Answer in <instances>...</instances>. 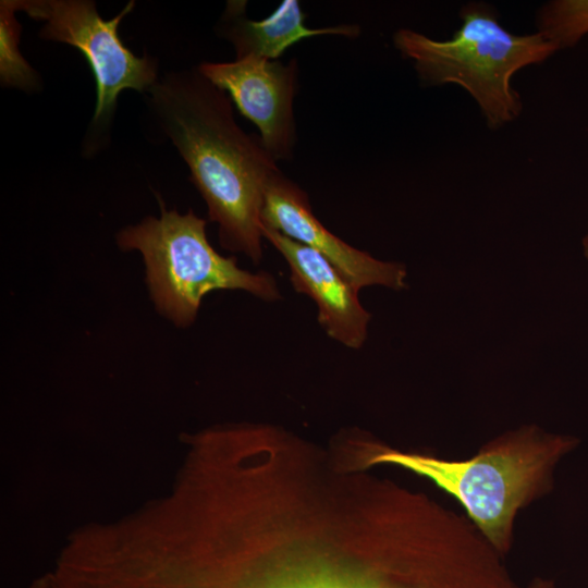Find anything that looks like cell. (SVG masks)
I'll return each instance as SVG.
<instances>
[{"instance_id":"obj_9","label":"cell","mask_w":588,"mask_h":588,"mask_svg":"<svg viewBox=\"0 0 588 588\" xmlns=\"http://www.w3.org/2000/svg\"><path fill=\"white\" fill-rule=\"evenodd\" d=\"M264 238L281 254L292 287L314 301L317 320L326 334L352 350L360 348L371 314L359 302V291L315 249L262 225Z\"/></svg>"},{"instance_id":"obj_11","label":"cell","mask_w":588,"mask_h":588,"mask_svg":"<svg viewBox=\"0 0 588 588\" xmlns=\"http://www.w3.org/2000/svg\"><path fill=\"white\" fill-rule=\"evenodd\" d=\"M16 12L12 0L0 2V82L5 87L38 91L41 87L40 76L19 48L22 26Z\"/></svg>"},{"instance_id":"obj_15","label":"cell","mask_w":588,"mask_h":588,"mask_svg":"<svg viewBox=\"0 0 588 588\" xmlns=\"http://www.w3.org/2000/svg\"><path fill=\"white\" fill-rule=\"evenodd\" d=\"M299 451H311V450H310V449H301V450H280L279 452H299ZM313 451H316V450H313ZM317 451H319V452H326V453H330V452H327V451H322V450H317ZM279 452H278V453H279ZM330 454H333V455L340 456V455H338V454H334V453H330ZM340 457H342V458H345V460H348V458H346V457H343V456H340ZM348 461H350V462H352L351 460H348ZM352 463H354V462H352ZM355 464H356V463H355ZM356 465H357V464H356ZM357 466H358V465H357Z\"/></svg>"},{"instance_id":"obj_6","label":"cell","mask_w":588,"mask_h":588,"mask_svg":"<svg viewBox=\"0 0 588 588\" xmlns=\"http://www.w3.org/2000/svg\"><path fill=\"white\" fill-rule=\"evenodd\" d=\"M15 10L41 21L39 37L68 44L87 60L96 82V106L88 134L91 150L109 133L119 95L147 93L159 79L157 60L134 54L121 40L119 25L135 7L130 1L113 19L103 20L90 0H12Z\"/></svg>"},{"instance_id":"obj_2","label":"cell","mask_w":588,"mask_h":588,"mask_svg":"<svg viewBox=\"0 0 588 588\" xmlns=\"http://www.w3.org/2000/svg\"><path fill=\"white\" fill-rule=\"evenodd\" d=\"M162 133L187 164L193 182L218 224L220 246L262 259L265 191L280 171L257 135L236 122L232 100L197 66L164 73L146 93Z\"/></svg>"},{"instance_id":"obj_13","label":"cell","mask_w":588,"mask_h":588,"mask_svg":"<svg viewBox=\"0 0 588 588\" xmlns=\"http://www.w3.org/2000/svg\"><path fill=\"white\" fill-rule=\"evenodd\" d=\"M527 588H554L552 581L543 578H535Z\"/></svg>"},{"instance_id":"obj_16","label":"cell","mask_w":588,"mask_h":588,"mask_svg":"<svg viewBox=\"0 0 588 588\" xmlns=\"http://www.w3.org/2000/svg\"><path fill=\"white\" fill-rule=\"evenodd\" d=\"M583 247H584V253H585V256L587 257L588 259V232L587 234L584 236L583 238Z\"/></svg>"},{"instance_id":"obj_12","label":"cell","mask_w":588,"mask_h":588,"mask_svg":"<svg viewBox=\"0 0 588 588\" xmlns=\"http://www.w3.org/2000/svg\"><path fill=\"white\" fill-rule=\"evenodd\" d=\"M538 33L558 49L575 46L588 34V0H553L539 8Z\"/></svg>"},{"instance_id":"obj_14","label":"cell","mask_w":588,"mask_h":588,"mask_svg":"<svg viewBox=\"0 0 588 588\" xmlns=\"http://www.w3.org/2000/svg\"><path fill=\"white\" fill-rule=\"evenodd\" d=\"M32 588H54L53 579L51 576H49L48 578L39 579L32 586Z\"/></svg>"},{"instance_id":"obj_1","label":"cell","mask_w":588,"mask_h":588,"mask_svg":"<svg viewBox=\"0 0 588 588\" xmlns=\"http://www.w3.org/2000/svg\"><path fill=\"white\" fill-rule=\"evenodd\" d=\"M244 523L269 569L237 531L169 588H465L432 535L409 517L342 490L272 494Z\"/></svg>"},{"instance_id":"obj_8","label":"cell","mask_w":588,"mask_h":588,"mask_svg":"<svg viewBox=\"0 0 588 588\" xmlns=\"http://www.w3.org/2000/svg\"><path fill=\"white\" fill-rule=\"evenodd\" d=\"M261 221L318 252L358 291L371 285L407 287L405 265L379 260L333 234L315 216L308 194L281 170L266 186Z\"/></svg>"},{"instance_id":"obj_10","label":"cell","mask_w":588,"mask_h":588,"mask_svg":"<svg viewBox=\"0 0 588 588\" xmlns=\"http://www.w3.org/2000/svg\"><path fill=\"white\" fill-rule=\"evenodd\" d=\"M306 14L298 1L283 0L262 20L246 15V1H228L216 32L234 48L236 59L259 58L278 60L294 44L321 35L355 38L360 34L356 24L311 28L305 24Z\"/></svg>"},{"instance_id":"obj_4","label":"cell","mask_w":588,"mask_h":588,"mask_svg":"<svg viewBox=\"0 0 588 588\" xmlns=\"http://www.w3.org/2000/svg\"><path fill=\"white\" fill-rule=\"evenodd\" d=\"M460 17L461 26L449 39L399 28L393 45L412 61L424 86L453 84L464 88L478 105L487 126L498 130L523 111L513 76L544 62L559 49L538 32L513 34L501 25L495 9L485 2L464 4Z\"/></svg>"},{"instance_id":"obj_3","label":"cell","mask_w":588,"mask_h":588,"mask_svg":"<svg viewBox=\"0 0 588 588\" xmlns=\"http://www.w3.org/2000/svg\"><path fill=\"white\" fill-rule=\"evenodd\" d=\"M576 445L572 437L523 426L485 444L464 461L404 453L365 438L367 467L392 464L424 476L454 497L485 540L503 556L517 512L552 487L553 469Z\"/></svg>"},{"instance_id":"obj_7","label":"cell","mask_w":588,"mask_h":588,"mask_svg":"<svg viewBox=\"0 0 588 588\" xmlns=\"http://www.w3.org/2000/svg\"><path fill=\"white\" fill-rule=\"evenodd\" d=\"M197 69L225 91L238 111L256 125L265 148L277 162L293 159L297 140L296 59L283 63L248 57L232 62H203Z\"/></svg>"},{"instance_id":"obj_5","label":"cell","mask_w":588,"mask_h":588,"mask_svg":"<svg viewBox=\"0 0 588 588\" xmlns=\"http://www.w3.org/2000/svg\"><path fill=\"white\" fill-rule=\"evenodd\" d=\"M159 204V217L121 229L115 241L124 252L140 253L149 295L161 316L177 328H188L204 296L217 290L245 291L269 303L281 298L271 273L242 269L235 257L222 256L211 246L206 220L191 209L168 210L160 198Z\"/></svg>"}]
</instances>
